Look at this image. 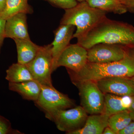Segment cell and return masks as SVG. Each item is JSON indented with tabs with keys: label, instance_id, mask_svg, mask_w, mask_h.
<instances>
[{
	"label": "cell",
	"instance_id": "obj_32",
	"mask_svg": "<svg viewBox=\"0 0 134 134\" xmlns=\"http://www.w3.org/2000/svg\"><path fill=\"white\" fill-rule=\"evenodd\" d=\"M77 1L79 2H82L87 1L88 0H76Z\"/></svg>",
	"mask_w": 134,
	"mask_h": 134
},
{
	"label": "cell",
	"instance_id": "obj_18",
	"mask_svg": "<svg viewBox=\"0 0 134 134\" xmlns=\"http://www.w3.org/2000/svg\"><path fill=\"white\" fill-rule=\"evenodd\" d=\"M87 2L92 7L107 13L122 14L127 12L125 6L119 0H88Z\"/></svg>",
	"mask_w": 134,
	"mask_h": 134
},
{
	"label": "cell",
	"instance_id": "obj_15",
	"mask_svg": "<svg viewBox=\"0 0 134 134\" xmlns=\"http://www.w3.org/2000/svg\"><path fill=\"white\" fill-rule=\"evenodd\" d=\"M16 45L18 63L26 65L34 59L40 48L31 40L14 39Z\"/></svg>",
	"mask_w": 134,
	"mask_h": 134
},
{
	"label": "cell",
	"instance_id": "obj_19",
	"mask_svg": "<svg viewBox=\"0 0 134 134\" xmlns=\"http://www.w3.org/2000/svg\"><path fill=\"white\" fill-rule=\"evenodd\" d=\"M104 94V101L103 113L110 116L127 110L122 103L121 96L110 93Z\"/></svg>",
	"mask_w": 134,
	"mask_h": 134
},
{
	"label": "cell",
	"instance_id": "obj_20",
	"mask_svg": "<svg viewBox=\"0 0 134 134\" xmlns=\"http://www.w3.org/2000/svg\"><path fill=\"white\" fill-rule=\"evenodd\" d=\"M132 121L130 112L126 110L110 116L108 120V126L118 134Z\"/></svg>",
	"mask_w": 134,
	"mask_h": 134
},
{
	"label": "cell",
	"instance_id": "obj_25",
	"mask_svg": "<svg viewBox=\"0 0 134 134\" xmlns=\"http://www.w3.org/2000/svg\"><path fill=\"white\" fill-rule=\"evenodd\" d=\"M118 134H134V121H132Z\"/></svg>",
	"mask_w": 134,
	"mask_h": 134
},
{
	"label": "cell",
	"instance_id": "obj_12",
	"mask_svg": "<svg viewBox=\"0 0 134 134\" xmlns=\"http://www.w3.org/2000/svg\"><path fill=\"white\" fill-rule=\"evenodd\" d=\"M5 38L30 40L28 32L26 14L20 13L6 20Z\"/></svg>",
	"mask_w": 134,
	"mask_h": 134
},
{
	"label": "cell",
	"instance_id": "obj_6",
	"mask_svg": "<svg viewBox=\"0 0 134 134\" xmlns=\"http://www.w3.org/2000/svg\"><path fill=\"white\" fill-rule=\"evenodd\" d=\"M34 103L44 112L47 119L58 111L69 109L75 105L73 100L53 86L42 85L38 98Z\"/></svg>",
	"mask_w": 134,
	"mask_h": 134
},
{
	"label": "cell",
	"instance_id": "obj_28",
	"mask_svg": "<svg viewBox=\"0 0 134 134\" xmlns=\"http://www.w3.org/2000/svg\"><path fill=\"white\" fill-rule=\"evenodd\" d=\"M7 0H0V14L5 9Z\"/></svg>",
	"mask_w": 134,
	"mask_h": 134
},
{
	"label": "cell",
	"instance_id": "obj_33",
	"mask_svg": "<svg viewBox=\"0 0 134 134\" xmlns=\"http://www.w3.org/2000/svg\"><path fill=\"white\" fill-rule=\"evenodd\" d=\"M133 49H134V48H133Z\"/></svg>",
	"mask_w": 134,
	"mask_h": 134
},
{
	"label": "cell",
	"instance_id": "obj_22",
	"mask_svg": "<svg viewBox=\"0 0 134 134\" xmlns=\"http://www.w3.org/2000/svg\"><path fill=\"white\" fill-rule=\"evenodd\" d=\"M20 133V132L12 128L9 120L0 115V134Z\"/></svg>",
	"mask_w": 134,
	"mask_h": 134
},
{
	"label": "cell",
	"instance_id": "obj_29",
	"mask_svg": "<svg viewBox=\"0 0 134 134\" xmlns=\"http://www.w3.org/2000/svg\"><path fill=\"white\" fill-rule=\"evenodd\" d=\"M132 104H131V105L128 109V110L129 111V112H134V97H132Z\"/></svg>",
	"mask_w": 134,
	"mask_h": 134
},
{
	"label": "cell",
	"instance_id": "obj_4",
	"mask_svg": "<svg viewBox=\"0 0 134 134\" xmlns=\"http://www.w3.org/2000/svg\"><path fill=\"white\" fill-rule=\"evenodd\" d=\"M79 91L81 106L87 114L103 113L104 94L98 88L96 82L91 80L72 82Z\"/></svg>",
	"mask_w": 134,
	"mask_h": 134
},
{
	"label": "cell",
	"instance_id": "obj_23",
	"mask_svg": "<svg viewBox=\"0 0 134 134\" xmlns=\"http://www.w3.org/2000/svg\"><path fill=\"white\" fill-rule=\"evenodd\" d=\"M6 20L0 17V52L5 38V27Z\"/></svg>",
	"mask_w": 134,
	"mask_h": 134
},
{
	"label": "cell",
	"instance_id": "obj_24",
	"mask_svg": "<svg viewBox=\"0 0 134 134\" xmlns=\"http://www.w3.org/2000/svg\"><path fill=\"white\" fill-rule=\"evenodd\" d=\"M125 6L127 11L134 14V0H119Z\"/></svg>",
	"mask_w": 134,
	"mask_h": 134
},
{
	"label": "cell",
	"instance_id": "obj_9",
	"mask_svg": "<svg viewBox=\"0 0 134 134\" xmlns=\"http://www.w3.org/2000/svg\"><path fill=\"white\" fill-rule=\"evenodd\" d=\"M88 62L87 49L77 43L69 44L58 58L56 69L63 66L72 72H78Z\"/></svg>",
	"mask_w": 134,
	"mask_h": 134
},
{
	"label": "cell",
	"instance_id": "obj_27",
	"mask_svg": "<svg viewBox=\"0 0 134 134\" xmlns=\"http://www.w3.org/2000/svg\"><path fill=\"white\" fill-rule=\"evenodd\" d=\"M103 134H117L109 126L106 127L103 131Z\"/></svg>",
	"mask_w": 134,
	"mask_h": 134
},
{
	"label": "cell",
	"instance_id": "obj_17",
	"mask_svg": "<svg viewBox=\"0 0 134 134\" xmlns=\"http://www.w3.org/2000/svg\"><path fill=\"white\" fill-rule=\"evenodd\" d=\"M6 78L9 82L20 83L35 80L26 65L13 63L6 70Z\"/></svg>",
	"mask_w": 134,
	"mask_h": 134
},
{
	"label": "cell",
	"instance_id": "obj_2",
	"mask_svg": "<svg viewBox=\"0 0 134 134\" xmlns=\"http://www.w3.org/2000/svg\"><path fill=\"white\" fill-rule=\"evenodd\" d=\"M72 82L96 81L105 77H120L131 78L134 76V50L130 48L121 60L105 63L87 62L79 72L68 70Z\"/></svg>",
	"mask_w": 134,
	"mask_h": 134
},
{
	"label": "cell",
	"instance_id": "obj_7",
	"mask_svg": "<svg viewBox=\"0 0 134 134\" xmlns=\"http://www.w3.org/2000/svg\"><path fill=\"white\" fill-rule=\"evenodd\" d=\"M88 117L87 113L81 106H78L58 111L47 119L55 122L60 131L69 134L83 127Z\"/></svg>",
	"mask_w": 134,
	"mask_h": 134
},
{
	"label": "cell",
	"instance_id": "obj_3",
	"mask_svg": "<svg viewBox=\"0 0 134 134\" xmlns=\"http://www.w3.org/2000/svg\"><path fill=\"white\" fill-rule=\"evenodd\" d=\"M106 13L92 7L87 1L82 2L74 7L65 10L60 24L71 25L76 27L73 38L79 39L105 18Z\"/></svg>",
	"mask_w": 134,
	"mask_h": 134
},
{
	"label": "cell",
	"instance_id": "obj_1",
	"mask_svg": "<svg viewBox=\"0 0 134 134\" xmlns=\"http://www.w3.org/2000/svg\"><path fill=\"white\" fill-rule=\"evenodd\" d=\"M77 43L88 50L98 43L118 44L134 48V27L124 22L106 17Z\"/></svg>",
	"mask_w": 134,
	"mask_h": 134
},
{
	"label": "cell",
	"instance_id": "obj_31",
	"mask_svg": "<svg viewBox=\"0 0 134 134\" xmlns=\"http://www.w3.org/2000/svg\"><path fill=\"white\" fill-rule=\"evenodd\" d=\"M130 79L134 85V76L131 77V78H130Z\"/></svg>",
	"mask_w": 134,
	"mask_h": 134
},
{
	"label": "cell",
	"instance_id": "obj_14",
	"mask_svg": "<svg viewBox=\"0 0 134 134\" xmlns=\"http://www.w3.org/2000/svg\"><path fill=\"white\" fill-rule=\"evenodd\" d=\"M42 85L35 80L20 83L9 82V89L19 94L23 98L34 102L37 100Z\"/></svg>",
	"mask_w": 134,
	"mask_h": 134
},
{
	"label": "cell",
	"instance_id": "obj_30",
	"mask_svg": "<svg viewBox=\"0 0 134 134\" xmlns=\"http://www.w3.org/2000/svg\"><path fill=\"white\" fill-rule=\"evenodd\" d=\"M130 116L132 118V121H134V112H130Z\"/></svg>",
	"mask_w": 134,
	"mask_h": 134
},
{
	"label": "cell",
	"instance_id": "obj_10",
	"mask_svg": "<svg viewBox=\"0 0 134 134\" xmlns=\"http://www.w3.org/2000/svg\"><path fill=\"white\" fill-rule=\"evenodd\" d=\"M95 81L104 94L134 96V85L130 78L120 77H105Z\"/></svg>",
	"mask_w": 134,
	"mask_h": 134
},
{
	"label": "cell",
	"instance_id": "obj_13",
	"mask_svg": "<svg viewBox=\"0 0 134 134\" xmlns=\"http://www.w3.org/2000/svg\"><path fill=\"white\" fill-rule=\"evenodd\" d=\"M109 117L104 113L88 116L83 127L69 134H102L108 126Z\"/></svg>",
	"mask_w": 134,
	"mask_h": 134
},
{
	"label": "cell",
	"instance_id": "obj_16",
	"mask_svg": "<svg viewBox=\"0 0 134 134\" xmlns=\"http://www.w3.org/2000/svg\"><path fill=\"white\" fill-rule=\"evenodd\" d=\"M29 0H7L5 9L0 14V17L7 20L20 13L30 14L33 9L29 4Z\"/></svg>",
	"mask_w": 134,
	"mask_h": 134
},
{
	"label": "cell",
	"instance_id": "obj_26",
	"mask_svg": "<svg viewBox=\"0 0 134 134\" xmlns=\"http://www.w3.org/2000/svg\"><path fill=\"white\" fill-rule=\"evenodd\" d=\"M121 98L124 105L128 110L132 104V97L127 96H121Z\"/></svg>",
	"mask_w": 134,
	"mask_h": 134
},
{
	"label": "cell",
	"instance_id": "obj_11",
	"mask_svg": "<svg viewBox=\"0 0 134 134\" xmlns=\"http://www.w3.org/2000/svg\"><path fill=\"white\" fill-rule=\"evenodd\" d=\"M75 26L71 25L60 24L54 32V38L52 45L53 58V71L56 69L57 60L60 55L70 44L73 38Z\"/></svg>",
	"mask_w": 134,
	"mask_h": 134
},
{
	"label": "cell",
	"instance_id": "obj_8",
	"mask_svg": "<svg viewBox=\"0 0 134 134\" xmlns=\"http://www.w3.org/2000/svg\"><path fill=\"white\" fill-rule=\"evenodd\" d=\"M130 48L118 44L98 43L88 50V62L105 63L123 59Z\"/></svg>",
	"mask_w": 134,
	"mask_h": 134
},
{
	"label": "cell",
	"instance_id": "obj_21",
	"mask_svg": "<svg viewBox=\"0 0 134 134\" xmlns=\"http://www.w3.org/2000/svg\"><path fill=\"white\" fill-rule=\"evenodd\" d=\"M56 7L67 9L71 8L77 5L76 0H44Z\"/></svg>",
	"mask_w": 134,
	"mask_h": 134
},
{
	"label": "cell",
	"instance_id": "obj_5",
	"mask_svg": "<svg viewBox=\"0 0 134 134\" xmlns=\"http://www.w3.org/2000/svg\"><path fill=\"white\" fill-rule=\"evenodd\" d=\"M52 45L40 47L35 58L26 66L34 79L42 85L52 86L51 75L53 71Z\"/></svg>",
	"mask_w": 134,
	"mask_h": 134
}]
</instances>
